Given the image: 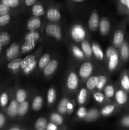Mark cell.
Wrapping results in <instances>:
<instances>
[{
  "label": "cell",
  "instance_id": "cell-50",
  "mask_svg": "<svg viewBox=\"0 0 129 130\" xmlns=\"http://www.w3.org/2000/svg\"><path fill=\"white\" fill-rule=\"evenodd\" d=\"M58 129V126L55 124L53 123H50L47 124L46 129L47 130H56Z\"/></svg>",
  "mask_w": 129,
  "mask_h": 130
},
{
  "label": "cell",
  "instance_id": "cell-18",
  "mask_svg": "<svg viewBox=\"0 0 129 130\" xmlns=\"http://www.w3.org/2000/svg\"><path fill=\"white\" fill-rule=\"evenodd\" d=\"M81 48H82V52H83L85 55L91 56L92 54V46H91L90 43L88 41L83 39L81 41Z\"/></svg>",
  "mask_w": 129,
  "mask_h": 130
},
{
  "label": "cell",
  "instance_id": "cell-25",
  "mask_svg": "<svg viewBox=\"0 0 129 130\" xmlns=\"http://www.w3.org/2000/svg\"><path fill=\"white\" fill-rule=\"evenodd\" d=\"M47 124L48 123L46 118H39L35 123V128L37 130H44L46 129Z\"/></svg>",
  "mask_w": 129,
  "mask_h": 130
},
{
  "label": "cell",
  "instance_id": "cell-42",
  "mask_svg": "<svg viewBox=\"0 0 129 130\" xmlns=\"http://www.w3.org/2000/svg\"><path fill=\"white\" fill-rule=\"evenodd\" d=\"M10 16L9 14H5V15H0V26L6 25L10 22Z\"/></svg>",
  "mask_w": 129,
  "mask_h": 130
},
{
  "label": "cell",
  "instance_id": "cell-45",
  "mask_svg": "<svg viewBox=\"0 0 129 130\" xmlns=\"http://www.w3.org/2000/svg\"><path fill=\"white\" fill-rule=\"evenodd\" d=\"M10 8L3 3H0V15L7 14L10 12Z\"/></svg>",
  "mask_w": 129,
  "mask_h": 130
},
{
  "label": "cell",
  "instance_id": "cell-43",
  "mask_svg": "<svg viewBox=\"0 0 129 130\" xmlns=\"http://www.w3.org/2000/svg\"><path fill=\"white\" fill-rule=\"evenodd\" d=\"M8 102V95L6 92H4L0 96V104L2 107H5Z\"/></svg>",
  "mask_w": 129,
  "mask_h": 130
},
{
  "label": "cell",
  "instance_id": "cell-22",
  "mask_svg": "<svg viewBox=\"0 0 129 130\" xmlns=\"http://www.w3.org/2000/svg\"><path fill=\"white\" fill-rule=\"evenodd\" d=\"M22 59V58H16V59L12 60L11 62L8 64V67L10 69L11 71H17L20 68V66H21V62Z\"/></svg>",
  "mask_w": 129,
  "mask_h": 130
},
{
  "label": "cell",
  "instance_id": "cell-37",
  "mask_svg": "<svg viewBox=\"0 0 129 130\" xmlns=\"http://www.w3.org/2000/svg\"><path fill=\"white\" fill-rule=\"evenodd\" d=\"M115 110V106L113 105H108L104 107L101 110V114L104 116H110L113 112Z\"/></svg>",
  "mask_w": 129,
  "mask_h": 130
},
{
  "label": "cell",
  "instance_id": "cell-13",
  "mask_svg": "<svg viewBox=\"0 0 129 130\" xmlns=\"http://www.w3.org/2000/svg\"><path fill=\"white\" fill-rule=\"evenodd\" d=\"M120 48V56L123 61L129 59V44L126 41H123Z\"/></svg>",
  "mask_w": 129,
  "mask_h": 130
},
{
  "label": "cell",
  "instance_id": "cell-14",
  "mask_svg": "<svg viewBox=\"0 0 129 130\" xmlns=\"http://www.w3.org/2000/svg\"><path fill=\"white\" fill-rule=\"evenodd\" d=\"M41 25V21L38 17L32 18L28 21L27 27L29 30H36L38 28H39Z\"/></svg>",
  "mask_w": 129,
  "mask_h": 130
},
{
  "label": "cell",
  "instance_id": "cell-15",
  "mask_svg": "<svg viewBox=\"0 0 129 130\" xmlns=\"http://www.w3.org/2000/svg\"><path fill=\"white\" fill-rule=\"evenodd\" d=\"M92 53L98 60H102L104 58V53L102 50L97 43H94L92 45Z\"/></svg>",
  "mask_w": 129,
  "mask_h": 130
},
{
  "label": "cell",
  "instance_id": "cell-9",
  "mask_svg": "<svg viewBox=\"0 0 129 130\" xmlns=\"http://www.w3.org/2000/svg\"><path fill=\"white\" fill-rule=\"evenodd\" d=\"M48 19L52 22H58L61 19V13L56 8H49L46 13Z\"/></svg>",
  "mask_w": 129,
  "mask_h": 130
},
{
  "label": "cell",
  "instance_id": "cell-41",
  "mask_svg": "<svg viewBox=\"0 0 129 130\" xmlns=\"http://www.w3.org/2000/svg\"><path fill=\"white\" fill-rule=\"evenodd\" d=\"M36 64H37V62L35 60H33L32 62H30L29 65H27V66L26 67L23 69L24 73L27 74H29L30 72H32V71L34 69V68L35 67Z\"/></svg>",
  "mask_w": 129,
  "mask_h": 130
},
{
  "label": "cell",
  "instance_id": "cell-31",
  "mask_svg": "<svg viewBox=\"0 0 129 130\" xmlns=\"http://www.w3.org/2000/svg\"><path fill=\"white\" fill-rule=\"evenodd\" d=\"M87 90L85 88H82L80 91L78 93V104L80 105H83L86 101V99H87Z\"/></svg>",
  "mask_w": 129,
  "mask_h": 130
},
{
  "label": "cell",
  "instance_id": "cell-35",
  "mask_svg": "<svg viewBox=\"0 0 129 130\" xmlns=\"http://www.w3.org/2000/svg\"><path fill=\"white\" fill-rule=\"evenodd\" d=\"M10 41V36L6 32H3L0 33V43L3 45L8 44L9 42Z\"/></svg>",
  "mask_w": 129,
  "mask_h": 130
},
{
  "label": "cell",
  "instance_id": "cell-53",
  "mask_svg": "<svg viewBox=\"0 0 129 130\" xmlns=\"http://www.w3.org/2000/svg\"><path fill=\"white\" fill-rule=\"evenodd\" d=\"M5 123V117L3 114H0V128H2Z\"/></svg>",
  "mask_w": 129,
  "mask_h": 130
},
{
  "label": "cell",
  "instance_id": "cell-12",
  "mask_svg": "<svg viewBox=\"0 0 129 130\" xmlns=\"http://www.w3.org/2000/svg\"><path fill=\"white\" fill-rule=\"evenodd\" d=\"M99 32L101 35L105 36L110 29V23L106 18H102L99 22Z\"/></svg>",
  "mask_w": 129,
  "mask_h": 130
},
{
  "label": "cell",
  "instance_id": "cell-33",
  "mask_svg": "<svg viewBox=\"0 0 129 130\" xmlns=\"http://www.w3.org/2000/svg\"><path fill=\"white\" fill-rule=\"evenodd\" d=\"M121 87L125 91H129V76L127 74H124L121 79Z\"/></svg>",
  "mask_w": 129,
  "mask_h": 130
},
{
  "label": "cell",
  "instance_id": "cell-7",
  "mask_svg": "<svg viewBox=\"0 0 129 130\" xmlns=\"http://www.w3.org/2000/svg\"><path fill=\"white\" fill-rule=\"evenodd\" d=\"M113 44L116 48H120L121 44L124 41V32L123 30L118 29L114 33Z\"/></svg>",
  "mask_w": 129,
  "mask_h": 130
},
{
  "label": "cell",
  "instance_id": "cell-1",
  "mask_svg": "<svg viewBox=\"0 0 129 130\" xmlns=\"http://www.w3.org/2000/svg\"><path fill=\"white\" fill-rule=\"evenodd\" d=\"M71 36L75 41L81 42L85 38V31L82 25L75 24L71 30Z\"/></svg>",
  "mask_w": 129,
  "mask_h": 130
},
{
  "label": "cell",
  "instance_id": "cell-40",
  "mask_svg": "<svg viewBox=\"0 0 129 130\" xmlns=\"http://www.w3.org/2000/svg\"><path fill=\"white\" fill-rule=\"evenodd\" d=\"M106 78L105 76H98V82H97L96 88H97L99 90H102L103 88L104 87L105 85H106Z\"/></svg>",
  "mask_w": 129,
  "mask_h": 130
},
{
  "label": "cell",
  "instance_id": "cell-21",
  "mask_svg": "<svg viewBox=\"0 0 129 130\" xmlns=\"http://www.w3.org/2000/svg\"><path fill=\"white\" fill-rule=\"evenodd\" d=\"M29 102L27 101H24L23 102L20 103L18 108V115L19 116H24L29 110Z\"/></svg>",
  "mask_w": 129,
  "mask_h": 130
},
{
  "label": "cell",
  "instance_id": "cell-39",
  "mask_svg": "<svg viewBox=\"0 0 129 130\" xmlns=\"http://www.w3.org/2000/svg\"><path fill=\"white\" fill-rule=\"evenodd\" d=\"M1 3L10 8H15L20 5V0H1Z\"/></svg>",
  "mask_w": 129,
  "mask_h": 130
},
{
  "label": "cell",
  "instance_id": "cell-27",
  "mask_svg": "<svg viewBox=\"0 0 129 130\" xmlns=\"http://www.w3.org/2000/svg\"><path fill=\"white\" fill-rule=\"evenodd\" d=\"M97 82H98V77L97 76H92L90 77L87 81L86 86L89 90H92L96 87Z\"/></svg>",
  "mask_w": 129,
  "mask_h": 130
},
{
  "label": "cell",
  "instance_id": "cell-11",
  "mask_svg": "<svg viewBox=\"0 0 129 130\" xmlns=\"http://www.w3.org/2000/svg\"><path fill=\"white\" fill-rule=\"evenodd\" d=\"M18 102L17 100H12L9 105L7 110L8 115L11 118L16 117L18 115Z\"/></svg>",
  "mask_w": 129,
  "mask_h": 130
},
{
  "label": "cell",
  "instance_id": "cell-30",
  "mask_svg": "<svg viewBox=\"0 0 129 130\" xmlns=\"http://www.w3.org/2000/svg\"><path fill=\"white\" fill-rule=\"evenodd\" d=\"M72 53H73V55L75 58H78V59H82L84 57V53L82 52L81 49H80L77 46H73L72 48Z\"/></svg>",
  "mask_w": 129,
  "mask_h": 130
},
{
  "label": "cell",
  "instance_id": "cell-51",
  "mask_svg": "<svg viewBox=\"0 0 129 130\" xmlns=\"http://www.w3.org/2000/svg\"><path fill=\"white\" fill-rule=\"evenodd\" d=\"M67 112H68V114H70L72 113V112L73 111V105L72 103L70 102H68V104H67Z\"/></svg>",
  "mask_w": 129,
  "mask_h": 130
},
{
  "label": "cell",
  "instance_id": "cell-19",
  "mask_svg": "<svg viewBox=\"0 0 129 130\" xmlns=\"http://www.w3.org/2000/svg\"><path fill=\"white\" fill-rule=\"evenodd\" d=\"M35 42L34 41H25L21 47L22 52L25 53L32 50L35 46Z\"/></svg>",
  "mask_w": 129,
  "mask_h": 130
},
{
  "label": "cell",
  "instance_id": "cell-26",
  "mask_svg": "<svg viewBox=\"0 0 129 130\" xmlns=\"http://www.w3.org/2000/svg\"><path fill=\"white\" fill-rule=\"evenodd\" d=\"M69 100L68 99H63L61 100L58 107V110L60 114H64L67 112V106Z\"/></svg>",
  "mask_w": 129,
  "mask_h": 130
},
{
  "label": "cell",
  "instance_id": "cell-24",
  "mask_svg": "<svg viewBox=\"0 0 129 130\" xmlns=\"http://www.w3.org/2000/svg\"><path fill=\"white\" fill-rule=\"evenodd\" d=\"M50 120L51 123H54L56 125H61L63 123V118L58 113H53L51 115Z\"/></svg>",
  "mask_w": 129,
  "mask_h": 130
},
{
  "label": "cell",
  "instance_id": "cell-32",
  "mask_svg": "<svg viewBox=\"0 0 129 130\" xmlns=\"http://www.w3.org/2000/svg\"><path fill=\"white\" fill-rule=\"evenodd\" d=\"M56 91L54 88H50L48 91V95H47V100L48 103L49 104H52L56 100Z\"/></svg>",
  "mask_w": 129,
  "mask_h": 130
},
{
  "label": "cell",
  "instance_id": "cell-8",
  "mask_svg": "<svg viewBox=\"0 0 129 130\" xmlns=\"http://www.w3.org/2000/svg\"><path fill=\"white\" fill-rule=\"evenodd\" d=\"M58 66V62L56 60H52L48 63V64L44 68V74L46 76H50L51 75Z\"/></svg>",
  "mask_w": 129,
  "mask_h": 130
},
{
  "label": "cell",
  "instance_id": "cell-49",
  "mask_svg": "<svg viewBox=\"0 0 129 130\" xmlns=\"http://www.w3.org/2000/svg\"><path fill=\"white\" fill-rule=\"evenodd\" d=\"M120 4L123 6L126 11H129V0H119Z\"/></svg>",
  "mask_w": 129,
  "mask_h": 130
},
{
  "label": "cell",
  "instance_id": "cell-36",
  "mask_svg": "<svg viewBox=\"0 0 129 130\" xmlns=\"http://www.w3.org/2000/svg\"><path fill=\"white\" fill-rule=\"evenodd\" d=\"M99 115V112L96 109H92L90 111H89L88 112H87L86 114L85 118L87 121H94L97 118Z\"/></svg>",
  "mask_w": 129,
  "mask_h": 130
},
{
  "label": "cell",
  "instance_id": "cell-3",
  "mask_svg": "<svg viewBox=\"0 0 129 130\" xmlns=\"http://www.w3.org/2000/svg\"><path fill=\"white\" fill-rule=\"evenodd\" d=\"M93 70V66L91 62H85L80 67L78 74L82 78H87L91 74Z\"/></svg>",
  "mask_w": 129,
  "mask_h": 130
},
{
  "label": "cell",
  "instance_id": "cell-2",
  "mask_svg": "<svg viewBox=\"0 0 129 130\" xmlns=\"http://www.w3.org/2000/svg\"><path fill=\"white\" fill-rule=\"evenodd\" d=\"M46 32L48 36L56 38L58 41H60L62 38L61 30L60 27L56 24H49L46 26Z\"/></svg>",
  "mask_w": 129,
  "mask_h": 130
},
{
  "label": "cell",
  "instance_id": "cell-5",
  "mask_svg": "<svg viewBox=\"0 0 129 130\" xmlns=\"http://www.w3.org/2000/svg\"><path fill=\"white\" fill-rule=\"evenodd\" d=\"M19 53V45L16 43L11 44L9 46L6 52V58L8 60L11 61L14 60L18 56Z\"/></svg>",
  "mask_w": 129,
  "mask_h": 130
},
{
  "label": "cell",
  "instance_id": "cell-38",
  "mask_svg": "<svg viewBox=\"0 0 129 130\" xmlns=\"http://www.w3.org/2000/svg\"><path fill=\"white\" fill-rule=\"evenodd\" d=\"M104 92L105 95L108 98H111L115 95V90L112 85H107L105 86L104 89Z\"/></svg>",
  "mask_w": 129,
  "mask_h": 130
},
{
  "label": "cell",
  "instance_id": "cell-46",
  "mask_svg": "<svg viewBox=\"0 0 129 130\" xmlns=\"http://www.w3.org/2000/svg\"><path fill=\"white\" fill-rule=\"evenodd\" d=\"M106 57H107V58L109 59L111 56L116 54V53H118V52H117V50H116L114 47L110 46L106 49Z\"/></svg>",
  "mask_w": 129,
  "mask_h": 130
},
{
  "label": "cell",
  "instance_id": "cell-56",
  "mask_svg": "<svg viewBox=\"0 0 129 130\" xmlns=\"http://www.w3.org/2000/svg\"><path fill=\"white\" fill-rule=\"evenodd\" d=\"M2 46H3V45L1 44V43H0V52H1V49H2Z\"/></svg>",
  "mask_w": 129,
  "mask_h": 130
},
{
  "label": "cell",
  "instance_id": "cell-4",
  "mask_svg": "<svg viewBox=\"0 0 129 130\" xmlns=\"http://www.w3.org/2000/svg\"><path fill=\"white\" fill-rule=\"evenodd\" d=\"M99 25V17L96 11L92 13L90 16L88 21L89 29L91 31H96Z\"/></svg>",
  "mask_w": 129,
  "mask_h": 130
},
{
  "label": "cell",
  "instance_id": "cell-28",
  "mask_svg": "<svg viewBox=\"0 0 129 130\" xmlns=\"http://www.w3.org/2000/svg\"><path fill=\"white\" fill-rule=\"evenodd\" d=\"M51 60V57L48 53H45V54L43 55L41 57V58H40L39 61V67L40 69H44L47 65L48 64L49 62Z\"/></svg>",
  "mask_w": 129,
  "mask_h": 130
},
{
  "label": "cell",
  "instance_id": "cell-23",
  "mask_svg": "<svg viewBox=\"0 0 129 130\" xmlns=\"http://www.w3.org/2000/svg\"><path fill=\"white\" fill-rule=\"evenodd\" d=\"M32 14L36 17L42 16L44 14V9L40 4H34L32 8Z\"/></svg>",
  "mask_w": 129,
  "mask_h": 130
},
{
  "label": "cell",
  "instance_id": "cell-16",
  "mask_svg": "<svg viewBox=\"0 0 129 130\" xmlns=\"http://www.w3.org/2000/svg\"><path fill=\"white\" fill-rule=\"evenodd\" d=\"M119 62V55L118 53L113 55L109 58L108 68L111 71H114L117 67Z\"/></svg>",
  "mask_w": 129,
  "mask_h": 130
},
{
  "label": "cell",
  "instance_id": "cell-29",
  "mask_svg": "<svg viewBox=\"0 0 129 130\" xmlns=\"http://www.w3.org/2000/svg\"><path fill=\"white\" fill-rule=\"evenodd\" d=\"M16 100H17V102L19 104L24 102L26 100L27 98L26 91L24 90H23V89H19V90H18L16 93Z\"/></svg>",
  "mask_w": 129,
  "mask_h": 130
},
{
  "label": "cell",
  "instance_id": "cell-10",
  "mask_svg": "<svg viewBox=\"0 0 129 130\" xmlns=\"http://www.w3.org/2000/svg\"><path fill=\"white\" fill-rule=\"evenodd\" d=\"M115 99L119 105H124L128 101V95L124 90H118L115 93Z\"/></svg>",
  "mask_w": 129,
  "mask_h": 130
},
{
  "label": "cell",
  "instance_id": "cell-20",
  "mask_svg": "<svg viewBox=\"0 0 129 130\" xmlns=\"http://www.w3.org/2000/svg\"><path fill=\"white\" fill-rule=\"evenodd\" d=\"M40 38V34L38 32L35 30H29V32L27 33L26 35L25 36L24 39L25 41H37L38 39Z\"/></svg>",
  "mask_w": 129,
  "mask_h": 130
},
{
  "label": "cell",
  "instance_id": "cell-48",
  "mask_svg": "<svg viewBox=\"0 0 129 130\" xmlns=\"http://www.w3.org/2000/svg\"><path fill=\"white\" fill-rule=\"evenodd\" d=\"M121 126L125 128H129V116H124L122 119H121Z\"/></svg>",
  "mask_w": 129,
  "mask_h": 130
},
{
  "label": "cell",
  "instance_id": "cell-54",
  "mask_svg": "<svg viewBox=\"0 0 129 130\" xmlns=\"http://www.w3.org/2000/svg\"><path fill=\"white\" fill-rule=\"evenodd\" d=\"M72 1H73V2H76V3H81L84 1L85 0H72Z\"/></svg>",
  "mask_w": 129,
  "mask_h": 130
},
{
  "label": "cell",
  "instance_id": "cell-55",
  "mask_svg": "<svg viewBox=\"0 0 129 130\" xmlns=\"http://www.w3.org/2000/svg\"><path fill=\"white\" fill-rule=\"evenodd\" d=\"M10 130H20V129L19 128H16V127H13V128H11L10 129Z\"/></svg>",
  "mask_w": 129,
  "mask_h": 130
},
{
  "label": "cell",
  "instance_id": "cell-52",
  "mask_svg": "<svg viewBox=\"0 0 129 130\" xmlns=\"http://www.w3.org/2000/svg\"><path fill=\"white\" fill-rule=\"evenodd\" d=\"M37 0H25V4L27 6H30L35 3Z\"/></svg>",
  "mask_w": 129,
  "mask_h": 130
},
{
  "label": "cell",
  "instance_id": "cell-6",
  "mask_svg": "<svg viewBox=\"0 0 129 130\" xmlns=\"http://www.w3.org/2000/svg\"><path fill=\"white\" fill-rule=\"evenodd\" d=\"M67 87L69 90H74L77 88L78 86V79L75 72H70L67 78Z\"/></svg>",
  "mask_w": 129,
  "mask_h": 130
},
{
  "label": "cell",
  "instance_id": "cell-47",
  "mask_svg": "<svg viewBox=\"0 0 129 130\" xmlns=\"http://www.w3.org/2000/svg\"><path fill=\"white\" fill-rule=\"evenodd\" d=\"M77 116L80 119H83V118H85L86 114H87V110H86V109L83 107H81L79 109H78L77 112Z\"/></svg>",
  "mask_w": 129,
  "mask_h": 130
},
{
  "label": "cell",
  "instance_id": "cell-44",
  "mask_svg": "<svg viewBox=\"0 0 129 130\" xmlns=\"http://www.w3.org/2000/svg\"><path fill=\"white\" fill-rule=\"evenodd\" d=\"M93 97L94 100L98 103H102L104 100V96L100 92H96L94 93Z\"/></svg>",
  "mask_w": 129,
  "mask_h": 130
},
{
  "label": "cell",
  "instance_id": "cell-17",
  "mask_svg": "<svg viewBox=\"0 0 129 130\" xmlns=\"http://www.w3.org/2000/svg\"><path fill=\"white\" fill-rule=\"evenodd\" d=\"M43 104V99L40 96H36L33 99L32 108L34 111H39L41 109Z\"/></svg>",
  "mask_w": 129,
  "mask_h": 130
},
{
  "label": "cell",
  "instance_id": "cell-34",
  "mask_svg": "<svg viewBox=\"0 0 129 130\" xmlns=\"http://www.w3.org/2000/svg\"><path fill=\"white\" fill-rule=\"evenodd\" d=\"M35 60V57L34 55H27L26 57L22 59L21 62V66H20V68L22 69H24L25 67H26L27 65H29L30 62H32L33 60Z\"/></svg>",
  "mask_w": 129,
  "mask_h": 130
}]
</instances>
